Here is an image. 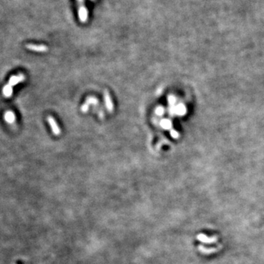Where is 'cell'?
Wrapping results in <instances>:
<instances>
[{
  "mask_svg": "<svg viewBox=\"0 0 264 264\" xmlns=\"http://www.w3.org/2000/svg\"><path fill=\"white\" fill-rule=\"evenodd\" d=\"M24 79H25V77H24V76L22 75V74H20V75L18 76H13L10 77V79H9V83L8 84L13 87L14 85H16V84L19 83V82L24 81Z\"/></svg>",
  "mask_w": 264,
  "mask_h": 264,
  "instance_id": "cell-6",
  "label": "cell"
},
{
  "mask_svg": "<svg viewBox=\"0 0 264 264\" xmlns=\"http://www.w3.org/2000/svg\"><path fill=\"white\" fill-rule=\"evenodd\" d=\"M48 121L49 125H50L51 129L52 130V132L55 135H59V134H60V129H59V127L58 126V125H57V123L56 122V120H55L54 118L53 117L51 116H49L48 117Z\"/></svg>",
  "mask_w": 264,
  "mask_h": 264,
  "instance_id": "cell-3",
  "label": "cell"
},
{
  "mask_svg": "<svg viewBox=\"0 0 264 264\" xmlns=\"http://www.w3.org/2000/svg\"><path fill=\"white\" fill-rule=\"evenodd\" d=\"M3 93L4 96L6 97L11 96L12 93H13V87L10 85L9 84L7 85H5L3 88Z\"/></svg>",
  "mask_w": 264,
  "mask_h": 264,
  "instance_id": "cell-8",
  "label": "cell"
},
{
  "mask_svg": "<svg viewBox=\"0 0 264 264\" xmlns=\"http://www.w3.org/2000/svg\"><path fill=\"white\" fill-rule=\"evenodd\" d=\"M26 49L30 50L39 51V52H46L48 51V47L45 45H36V44H27L26 46Z\"/></svg>",
  "mask_w": 264,
  "mask_h": 264,
  "instance_id": "cell-4",
  "label": "cell"
},
{
  "mask_svg": "<svg viewBox=\"0 0 264 264\" xmlns=\"http://www.w3.org/2000/svg\"><path fill=\"white\" fill-rule=\"evenodd\" d=\"M86 103H87L88 104H96V103H97V100H96V98H90L87 99V101Z\"/></svg>",
  "mask_w": 264,
  "mask_h": 264,
  "instance_id": "cell-9",
  "label": "cell"
},
{
  "mask_svg": "<svg viewBox=\"0 0 264 264\" xmlns=\"http://www.w3.org/2000/svg\"><path fill=\"white\" fill-rule=\"evenodd\" d=\"M88 108H89V104H88L87 103H85V104L82 106V111L83 112H86L87 111Z\"/></svg>",
  "mask_w": 264,
  "mask_h": 264,
  "instance_id": "cell-10",
  "label": "cell"
},
{
  "mask_svg": "<svg viewBox=\"0 0 264 264\" xmlns=\"http://www.w3.org/2000/svg\"><path fill=\"white\" fill-rule=\"evenodd\" d=\"M5 119L7 123H13L14 121H15V119H16L15 115H14L13 112H10V111H8V112H7L5 114Z\"/></svg>",
  "mask_w": 264,
  "mask_h": 264,
  "instance_id": "cell-7",
  "label": "cell"
},
{
  "mask_svg": "<svg viewBox=\"0 0 264 264\" xmlns=\"http://www.w3.org/2000/svg\"><path fill=\"white\" fill-rule=\"evenodd\" d=\"M221 248H222L221 244H220L218 247H211V248H207V247L202 246V245L198 246V249H199V251L204 255L213 254V253H215L217 251L219 250Z\"/></svg>",
  "mask_w": 264,
  "mask_h": 264,
  "instance_id": "cell-2",
  "label": "cell"
},
{
  "mask_svg": "<svg viewBox=\"0 0 264 264\" xmlns=\"http://www.w3.org/2000/svg\"><path fill=\"white\" fill-rule=\"evenodd\" d=\"M104 102L106 104V109H108L109 112H112L113 109H114V106H113V103L111 97L109 96V93L107 90H105L104 94Z\"/></svg>",
  "mask_w": 264,
  "mask_h": 264,
  "instance_id": "cell-5",
  "label": "cell"
},
{
  "mask_svg": "<svg viewBox=\"0 0 264 264\" xmlns=\"http://www.w3.org/2000/svg\"><path fill=\"white\" fill-rule=\"evenodd\" d=\"M197 239L199 241L206 244H214L218 241V237L216 236H214L212 237H208L203 233H200L197 236Z\"/></svg>",
  "mask_w": 264,
  "mask_h": 264,
  "instance_id": "cell-1",
  "label": "cell"
}]
</instances>
